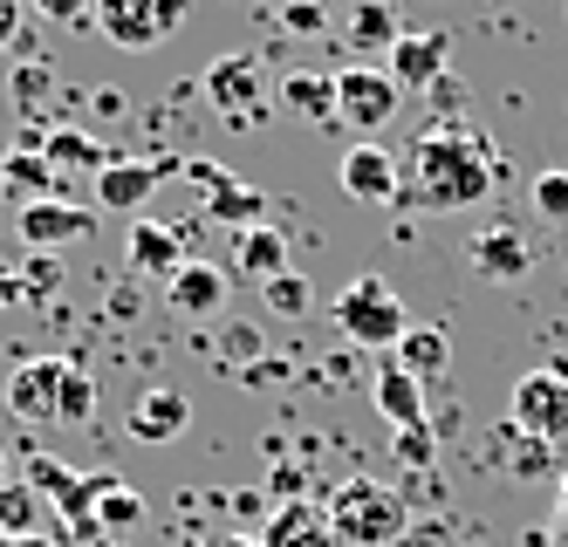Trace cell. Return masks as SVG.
I'll return each instance as SVG.
<instances>
[{"mask_svg":"<svg viewBox=\"0 0 568 547\" xmlns=\"http://www.w3.org/2000/svg\"><path fill=\"white\" fill-rule=\"evenodd\" d=\"M445 55H453V41H445L438 28H425V34L404 28L390 41V55H384V75L397 82V90H432V82L445 75Z\"/></svg>","mask_w":568,"mask_h":547,"instance_id":"obj_12","label":"cell"},{"mask_svg":"<svg viewBox=\"0 0 568 547\" xmlns=\"http://www.w3.org/2000/svg\"><path fill=\"white\" fill-rule=\"evenodd\" d=\"M42 158L55 164V172H103V164H110V151L97 138H83V131H69V123L42 138Z\"/></svg>","mask_w":568,"mask_h":547,"instance_id":"obj_25","label":"cell"},{"mask_svg":"<svg viewBox=\"0 0 568 547\" xmlns=\"http://www.w3.org/2000/svg\"><path fill=\"white\" fill-rule=\"evenodd\" d=\"M144 520V499H138V486H124V479H103V493H97V534H116V527H138Z\"/></svg>","mask_w":568,"mask_h":547,"instance_id":"obj_27","label":"cell"},{"mask_svg":"<svg viewBox=\"0 0 568 547\" xmlns=\"http://www.w3.org/2000/svg\"><path fill=\"white\" fill-rule=\"evenodd\" d=\"M172 172H185V158H110L97 172V205H110V213H138Z\"/></svg>","mask_w":568,"mask_h":547,"instance_id":"obj_9","label":"cell"},{"mask_svg":"<svg viewBox=\"0 0 568 547\" xmlns=\"http://www.w3.org/2000/svg\"><path fill=\"white\" fill-rule=\"evenodd\" d=\"M274 376H281V363H254V369H247V391H267Z\"/></svg>","mask_w":568,"mask_h":547,"instance_id":"obj_41","label":"cell"},{"mask_svg":"<svg viewBox=\"0 0 568 547\" xmlns=\"http://www.w3.org/2000/svg\"><path fill=\"white\" fill-rule=\"evenodd\" d=\"M0 547H62V540H49V534H14L8 540V534H0Z\"/></svg>","mask_w":568,"mask_h":547,"instance_id":"obj_42","label":"cell"},{"mask_svg":"<svg viewBox=\"0 0 568 547\" xmlns=\"http://www.w3.org/2000/svg\"><path fill=\"white\" fill-rule=\"evenodd\" d=\"M500 179V158L494 144H486L473 123H432V131L412 144V158H404V192L397 205L404 213H459V205H479L486 192H494Z\"/></svg>","mask_w":568,"mask_h":547,"instance_id":"obj_1","label":"cell"},{"mask_svg":"<svg viewBox=\"0 0 568 547\" xmlns=\"http://www.w3.org/2000/svg\"><path fill=\"white\" fill-rule=\"evenodd\" d=\"M261 294H267V308H274V315H302V308H308V274L288 267V274H274Z\"/></svg>","mask_w":568,"mask_h":547,"instance_id":"obj_29","label":"cell"},{"mask_svg":"<svg viewBox=\"0 0 568 547\" xmlns=\"http://www.w3.org/2000/svg\"><path fill=\"white\" fill-rule=\"evenodd\" d=\"M21 14H28V0H0V49L21 34Z\"/></svg>","mask_w":568,"mask_h":547,"instance_id":"obj_38","label":"cell"},{"mask_svg":"<svg viewBox=\"0 0 568 547\" xmlns=\"http://www.w3.org/2000/svg\"><path fill=\"white\" fill-rule=\"evenodd\" d=\"M0 192H8V179H0Z\"/></svg>","mask_w":568,"mask_h":547,"instance_id":"obj_45","label":"cell"},{"mask_svg":"<svg viewBox=\"0 0 568 547\" xmlns=\"http://www.w3.org/2000/svg\"><path fill=\"white\" fill-rule=\"evenodd\" d=\"M336 328H343V343H356V350H397L404 328H412V308H404L377 274H356L336 294Z\"/></svg>","mask_w":568,"mask_h":547,"instance_id":"obj_3","label":"cell"},{"mask_svg":"<svg viewBox=\"0 0 568 547\" xmlns=\"http://www.w3.org/2000/svg\"><path fill=\"white\" fill-rule=\"evenodd\" d=\"M220 356H226V363H254V356H261V328H226Z\"/></svg>","mask_w":568,"mask_h":547,"instance_id":"obj_34","label":"cell"},{"mask_svg":"<svg viewBox=\"0 0 568 547\" xmlns=\"http://www.w3.org/2000/svg\"><path fill=\"white\" fill-rule=\"evenodd\" d=\"M261 547H343V540L329 527V507H315V499H288V507H274Z\"/></svg>","mask_w":568,"mask_h":547,"instance_id":"obj_16","label":"cell"},{"mask_svg":"<svg viewBox=\"0 0 568 547\" xmlns=\"http://www.w3.org/2000/svg\"><path fill=\"white\" fill-rule=\"evenodd\" d=\"M90 21L116 41V49H158V41L179 34L185 0H97Z\"/></svg>","mask_w":568,"mask_h":547,"instance_id":"obj_6","label":"cell"},{"mask_svg":"<svg viewBox=\"0 0 568 547\" xmlns=\"http://www.w3.org/2000/svg\"><path fill=\"white\" fill-rule=\"evenodd\" d=\"M397 103H404V90L371 62H356V69L336 75V123L363 131V144H371V131H384V123L397 117Z\"/></svg>","mask_w":568,"mask_h":547,"instance_id":"obj_7","label":"cell"},{"mask_svg":"<svg viewBox=\"0 0 568 547\" xmlns=\"http://www.w3.org/2000/svg\"><path fill=\"white\" fill-rule=\"evenodd\" d=\"M349 49L356 55H390V41L404 34L397 14H390V0H349Z\"/></svg>","mask_w":568,"mask_h":547,"instance_id":"obj_22","label":"cell"},{"mask_svg":"<svg viewBox=\"0 0 568 547\" xmlns=\"http://www.w3.org/2000/svg\"><path fill=\"white\" fill-rule=\"evenodd\" d=\"M185 179H199V185H206V220H240V233H247V226H261L267 199H261L254 185L226 179L220 164H185Z\"/></svg>","mask_w":568,"mask_h":547,"instance_id":"obj_14","label":"cell"},{"mask_svg":"<svg viewBox=\"0 0 568 547\" xmlns=\"http://www.w3.org/2000/svg\"><path fill=\"white\" fill-rule=\"evenodd\" d=\"M281 110H295L308 123H336V75H315V69L288 75L281 82Z\"/></svg>","mask_w":568,"mask_h":547,"instance_id":"obj_24","label":"cell"},{"mask_svg":"<svg viewBox=\"0 0 568 547\" xmlns=\"http://www.w3.org/2000/svg\"><path fill=\"white\" fill-rule=\"evenodd\" d=\"M0 179H8V192H14V199H28V205L62 192V172H55L42 151H0Z\"/></svg>","mask_w":568,"mask_h":547,"instance_id":"obj_23","label":"cell"},{"mask_svg":"<svg viewBox=\"0 0 568 547\" xmlns=\"http://www.w3.org/2000/svg\"><path fill=\"white\" fill-rule=\"evenodd\" d=\"M466 267L479 281H494V287H520L527 267H535V246L520 240V226H479L466 240Z\"/></svg>","mask_w":568,"mask_h":547,"instance_id":"obj_11","label":"cell"},{"mask_svg":"<svg viewBox=\"0 0 568 547\" xmlns=\"http://www.w3.org/2000/svg\"><path fill=\"white\" fill-rule=\"evenodd\" d=\"M555 547H568V473H561V493H555V527H548Z\"/></svg>","mask_w":568,"mask_h":547,"instance_id":"obj_39","label":"cell"},{"mask_svg":"<svg viewBox=\"0 0 568 547\" xmlns=\"http://www.w3.org/2000/svg\"><path fill=\"white\" fill-rule=\"evenodd\" d=\"M233 274H247V281H274V274H288V233L281 226H247V233H233Z\"/></svg>","mask_w":568,"mask_h":547,"instance_id":"obj_19","label":"cell"},{"mask_svg":"<svg viewBox=\"0 0 568 547\" xmlns=\"http://www.w3.org/2000/svg\"><path fill=\"white\" fill-rule=\"evenodd\" d=\"M206 103L233 123V131H254V123H267V75L254 55H220L206 69Z\"/></svg>","mask_w":568,"mask_h":547,"instance_id":"obj_5","label":"cell"},{"mask_svg":"<svg viewBox=\"0 0 568 547\" xmlns=\"http://www.w3.org/2000/svg\"><path fill=\"white\" fill-rule=\"evenodd\" d=\"M267 486L281 493V507H288V499H308V493H302V466H288V458H281V466L267 473Z\"/></svg>","mask_w":568,"mask_h":547,"instance_id":"obj_37","label":"cell"},{"mask_svg":"<svg viewBox=\"0 0 568 547\" xmlns=\"http://www.w3.org/2000/svg\"><path fill=\"white\" fill-rule=\"evenodd\" d=\"M185 425H192V404H185V391H172V384H158V391H144V397L131 404V438H144V445H172Z\"/></svg>","mask_w":568,"mask_h":547,"instance_id":"obj_17","label":"cell"},{"mask_svg":"<svg viewBox=\"0 0 568 547\" xmlns=\"http://www.w3.org/2000/svg\"><path fill=\"white\" fill-rule=\"evenodd\" d=\"M42 21H55V28H83L90 14H97V0H28Z\"/></svg>","mask_w":568,"mask_h":547,"instance_id":"obj_32","label":"cell"},{"mask_svg":"<svg viewBox=\"0 0 568 547\" xmlns=\"http://www.w3.org/2000/svg\"><path fill=\"white\" fill-rule=\"evenodd\" d=\"M97 220L83 213V205H69V199H34L21 205V240L34 246V254H49V246H69V240H90Z\"/></svg>","mask_w":568,"mask_h":547,"instance_id":"obj_13","label":"cell"},{"mask_svg":"<svg viewBox=\"0 0 568 547\" xmlns=\"http://www.w3.org/2000/svg\"><path fill=\"white\" fill-rule=\"evenodd\" d=\"M0 534H42V493H34L28 479H8L0 486Z\"/></svg>","mask_w":568,"mask_h":547,"instance_id":"obj_26","label":"cell"},{"mask_svg":"<svg viewBox=\"0 0 568 547\" xmlns=\"http://www.w3.org/2000/svg\"><path fill=\"white\" fill-rule=\"evenodd\" d=\"M69 376H75V363H62V356H28L8 376V411L21 417V425H62Z\"/></svg>","mask_w":568,"mask_h":547,"instance_id":"obj_8","label":"cell"},{"mask_svg":"<svg viewBox=\"0 0 568 547\" xmlns=\"http://www.w3.org/2000/svg\"><path fill=\"white\" fill-rule=\"evenodd\" d=\"M425 97H432V103H438V110H445V123H453V110H459V103H466V90H459V75H453V69H445V75H438V82H432V90H425Z\"/></svg>","mask_w":568,"mask_h":547,"instance_id":"obj_36","label":"cell"},{"mask_svg":"<svg viewBox=\"0 0 568 547\" xmlns=\"http://www.w3.org/2000/svg\"><path fill=\"white\" fill-rule=\"evenodd\" d=\"M336 179L356 205H397L404 192V158H390L384 144H349L343 164H336Z\"/></svg>","mask_w":568,"mask_h":547,"instance_id":"obj_10","label":"cell"},{"mask_svg":"<svg viewBox=\"0 0 568 547\" xmlns=\"http://www.w3.org/2000/svg\"><path fill=\"white\" fill-rule=\"evenodd\" d=\"M55 274H62V267H55L49 254H34V261L21 267V294H49V287H55Z\"/></svg>","mask_w":568,"mask_h":547,"instance_id":"obj_35","label":"cell"},{"mask_svg":"<svg viewBox=\"0 0 568 547\" xmlns=\"http://www.w3.org/2000/svg\"><path fill=\"white\" fill-rule=\"evenodd\" d=\"M226 287H233L226 267H213V261H185V267L165 281V302H172L179 315H220V308H226Z\"/></svg>","mask_w":568,"mask_h":547,"instance_id":"obj_15","label":"cell"},{"mask_svg":"<svg viewBox=\"0 0 568 547\" xmlns=\"http://www.w3.org/2000/svg\"><path fill=\"white\" fill-rule=\"evenodd\" d=\"M514 425L527 438H541V445H568V356L541 363V369H527L520 384H514Z\"/></svg>","mask_w":568,"mask_h":547,"instance_id":"obj_4","label":"cell"},{"mask_svg":"<svg viewBox=\"0 0 568 547\" xmlns=\"http://www.w3.org/2000/svg\"><path fill=\"white\" fill-rule=\"evenodd\" d=\"M390 452H397V466H432V458H438V438H432V425H404L397 438H390Z\"/></svg>","mask_w":568,"mask_h":547,"instance_id":"obj_30","label":"cell"},{"mask_svg":"<svg viewBox=\"0 0 568 547\" xmlns=\"http://www.w3.org/2000/svg\"><path fill=\"white\" fill-rule=\"evenodd\" d=\"M329 527L343 547H390L404 540L412 514H404V493H390L384 479H343L329 493Z\"/></svg>","mask_w":568,"mask_h":547,"instance_id":"obj_2","label":"cell"},{"mask_svg":"<svg viewBox=\"0 0 568 547\" xmlns=\"http://www.w3.org/2000/svg\"><path fill=\"white\" fill-rule=\"evenodd\" d=\"M0 486H8V452H0Z\"/></svg>","mask_w":568,"mask_h":547,"instance_id":"obj_43","label":"cell"},{"mask_svg":"<svg viewBox=\"0 0 568 547\" xmlns=\"http://www.w3.org/2000/svg\"><path fill=\"white\" fill-rule=\"evenodd\" d=\"M124 254L138 274H158V281H172L185 267V233L172 226H158V220H131V240H124Z\"/></svg>","mask_w":568,"mask_h":547,"instance_id":"obj_18","label":"cell"},{"mask_svg":"<svg viewBox=\"0 0 568 547\" xmlns=\"http://www.w3.org/2000/svg\"><path fill=\"white\" fill-rule=\"evenodd\" d=\"M445 363H453V335H445L438 322H412V328H404V343H397V369H412L418 384H432Z\"/></svg>","mask_w":568,"mask_h":547,"instance_id":"obj_21","label":"cell"},{"mask_svg":"<svg viewBox=\"0 0 568 547\" xmlns=\"http://www.w3.org/2000/svg\"><path fill=\"white\" fill-rule=\"evenodd\" d=\"M8 302H21V267L0 261V308H8Z\"/></svg>","mask_w":568,"mask_h":547,"instance_id":"obj_40","label":"cell"},{"mask_svg":"<svg viewBox=\"0 0 568 547\" xmlns=\"http://www.w3.org/2000/svg\"><path fill=\"white\" fill-rule=\"evenodd\" d=\"M281 28H295V34H322V0H281Z\"/></svg>","mask_w":568,"mask_h":547,"instance_id":"obj_33","label":"cell"},{"mask_svg":"<svg viewBox=\"0 0 568 547\" xmlns=\"http://www.w3.org/2000/svg\"><path fill=\"white\" fill-rule=\"evenodd\" d=\"M527 199H535V220L568 226V172H541L535 185H527Z\"/></svg>","mask_w":568,"mask_h":547,"instance_id":"obj_28","label":"cell"},{"mask_svg":"<svg viewBox=\"0 0 568 547\" xmlns=\"http://www.w3.org/2000/svg\"><path fill=\"white\" fill-rule=\"evenodd\" d=\"M49 82H55V75H49V62H21V69H14V103H21V110H42Z\"/></svg>","mask_w":568,"mask_h":547,"instance_id":"obj_31","label":"cell"},{"mask_svg":"<svg viewBox=\"0 0 568 547\" xmlns=\"http://www.w3.org/2000/svg\"><path fill=\"white\" fill-rule=\"evenodd\" d=\"M371 404L390 417V425L404 432V425H425V384L412 369H397V363H384L377 369V384H371Z\"/></svg>","mask_w":568,"mask_h":547,"instance_id":"obj_20","label":"cell"},{"mask_svg":"<svg viewBox=\"0 0 568 547\" xmlns=\"http://www.w3.org/2000/svg\"><path fill=\"white\" fill-rule=\"evenodd\" d=\"M226 547H261V540H226Z\"/></svg>","mask_w":568,"mask_h":547,"instance_id":"obj_44","label":"cell"}]
</instances>
